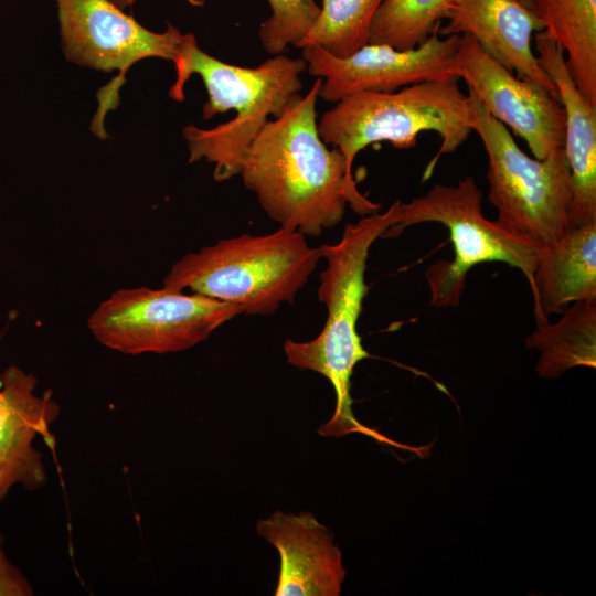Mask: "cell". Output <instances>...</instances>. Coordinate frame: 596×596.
Returning <instances> with one entry per match:
<instances>
[{
  "instance_id": "obj_6",
  "label": "cell",
  "mask_w": 596,
  "mask_h": 596,
  "mask_svg": "<svg viewBox=\"0 0 596 596\" xmlns=\"http://www.w3.org/2000/svg\"><path fill=\"white\" fill-rule=\"evenodd\" d=\"M481 201L482 192L470 175L455 185L435 184L408 203L398 200L395 222L384 236H397L411 225L428 222L449 231L453 258L432 264L425 273L434 307H456L468 272L481 263H505L532 285L539 246L486 219Z\"/></svg>"
},
{
  "instance_id": "obj_10",
  "label": "cell",
  "mask_w": 596,
  "mask_h": 596,
  "mask_svg": "<svg viewBox=\"0 0 596 596\" xmlns=\"http://www.w3.org/2000/svg\"><path fill=\"white\" fill-rule=\"evenodd\" d=\"M457 64L468 91L526 142L534 158L564 148L565 114L557 96L493 60L468 34L459 38Z\"/></svg>"
},
{
  "instance_id": "obj_22",
  "label": "cell",
  "mask_w": 596,
  "mask_h": 596,
  "mask_svg": "<svg viewBox=\"0 0 596 596\" xmlns=\"http://www.w3.org/2000/svg\"><path fill=\"white\" fill-rule=\"evenodd\" d=\"M119 9L124 10L127 7L132 6L137 0H109ZM193 7H201L204 4L205 0H184Z\"/></svg>"
},
{
  "instance_id": "obj_7",
  "label": "cell",
  "mask_w": 596,
  "mask_h": 596,
  "mask_svg": "<svg viewBox=\"0 0 596 596\" xmlns=\"http://www.w3.org/2000/svg\"><path fill=\"white\" fill-rule=\"evenodd\" d=\"M472 130L488 157L489 200L497 222L543 246L568 227L571 172L564 148L545 159L531 158L517 145L509 129L493 118L468 91Z\"/></svg>"
},
{
  "instance_id": "obj_12",
  "label": "cell",
  "mask_w": 596,
  "mask_h": 596,
  "mask_svg": "<svg viewBox=\"0 0 596 596\" xmlns=\"http://www.w3.org/2000/svg\"><path fill=\"white\" fill-rule=\"evenodd\" d=\"M36 379L11 365L0 374V500L14 483L32 490L45 483L41 454L32 446L36 435L53 447L51 424L58 406L47 390L34 393Z\"/></svg>"
},
{
  "instance_id": "obj_13",
  "label": "cell",
  "mask_w": 596,
  "mask_h": 596,
  "mask_svg": "<svg viewBox=\"0 0 596 596\" xmlns=\"http://www.w3.org/2000/svg\"><path fill=\"white\" fill-rule=\"evenodd\" d=\"M256 528L279 553L276 596L340 595L345 576L341 551L312 513L276 511Z\"/></svg>"
},
{
  "instance_id": "obj_23",
  "label": "cell",
  "mask_w": 596,
  "mask_h": 596,
  "mask_svg": "<svg viewBox=\"0 0 596 596\" xmlns=\"http://www.w3.org/2000/svg\"><path fill=\"white\" fill-rule=\"evenodd\" d=\"M515 1H518L520 4H522L523 7L530 10H533L534 8V0H515Z\"/></svg>"
},
{
  "instance_id": "obj_11",
  "label": "cell",
  "mask_w": 596,
  "mask_h": 596,
  "mask_svg": "<svg viewBox=\"0 0 596 596\" xmlns=\"http://www.w3.org/2000/svg\"><path fill=\"white\" fill-rule=\"evenodd\" d=\"M53 1L66 58L97 71H119L117 91L136 62L149 57L173 62L178 54L183 33L171 23L166 31L157 33L109 0Z\"/></svg>"
},
{
  "instance_id": "obj_17",
  "label": "cell",
  "mask_w": 596,
  "mask_h": 596,
  "mask_svg": "<svg viewBox=\"0 0 596 596\" xmlns=\"http://www.w3.org/2000/svg\"><path fill=\"white\" fill-rule=\"evenodd\" d=\"M533 11L564 51L577 87L596 107V0H534Z\"/></svg>"
},
{
  "instance_id": "obj_5",
  "label": "cell",
  "mask_w": 596,
  "mask_h": 596,
  "mask_svg": "<svg viewBox=\"0 0 596 596\" xmlns=\"http://www.w3.org/2000/svg\"><path fill=\"white\" fill-rule=\"evenodd\" d=\"M321 139L343 155L352 173L356 155L374 142L413 148L423 131H434L441 145L427 166V180L443 155L455 152L471 135L472 108L456 79L428 81L395 92H359L341 98L318 123Z\"/></svg>"
},
{
  "instance_id": "obj_3",
  "label": "cell",
  "mask_w": 596,
  "mask_h": 596,
  "mask_svg": "<svg viewBox=\"0 0 596 596\" xmlns=\"http://www.w3.org/2000/svg\"><path fill=\"white\" fill-rule=\"evenodd\" d=\"M398 201L386 211L348 223L340 241L318 247L327 267L320 274L318 298L327 306L328 318L313 340L284 343L287 362L327 377L336 393V409L319 429L323 436L340 437L349 433H370L355 418L350 394L355 365L370 356L356 330L363 299L369 287L364 275L372 244L393 226Z\"/></svg>"
},
{
  "instance_id": "obj_24",
  "label": "cell",
  "mask_w": 596,
  "mask_h": 596,
  "mask_svg": "<svg viewBox=\"0 0 596 596\" xmlns=\"http://www.w3.org/2000/svg\"><path fill=\"white\" fill-rule=\"evenodd\" d=\"M0 541H1V536H0Z\"/></svg>"
},
{
  "instance_id": "obj_19",
  "label": "cell",
  "mask_w": 596,
  "mask_h": 596,
  "mask_svg": "<svg viewBox=\"0 0 596 596\" xmlns=\"http://www.w3.org/2000/svg\"><path fill=\"white\" fill-rule=\"evenodd\" d=\"M383 0H322L320 13L295 45L319 46L336 57H348L369 44L374 14Z\"/></svg>"
},
{
  "instance_id": "obj_1",
  "label": "cell",
  "mask_w": 596,
  "mask_h": 596,
  "mask_svg": "<svg viewBox=\"0 0 596 596\" xmlns=\"http://www.w3.org/2000/svg\"><path fill=\"white\" fill-rule=\"evenodd\" d=\"M321 84L317 77L305 96H294L280 116L267 121L240 173L273 221L305 236L338 225L348 204L362 216L381 209L358 190L340 150L330 149L319 135Z\"/></svg>"
},
{
  "instance_id": "obj_16",
  "label": "cell",
  "mask_w": 596,
  "mask_h": 596,
  "mask_svg": "<svg viewBox=\"0 0 596 596\" xmlns=\"http://www.w3.org/2000/svg\"><path fill=\"white\" fill-rule=\"evenodd\" d=\"M530 287L538 321L572 302L596 300V221L568 226L560 238L540 246Z\"/></svg>"
},
{
  "instance_id": "obj_9",
  "label": "cell",
  "mask_w": 596,
  "mask_h": 596,
  "mask_svg": "<svg viewBox=\"0 0 596 596\" xmlns=\"http://www.w3.org/2000/svg\"><path fill=\"white\" fill-rule=\"evenodd\" d=\"M438 29L409 50L369 43L348 57H336L319 46H306L301 57L306 71L322 79L319 97L333 104L359 92L390 93L422 82L459 81L460 35L443 38Z\"/></svg>"
},
{
  "instance_id": "obj_15",
  "label": "cell",
  "mask_w": 596,
  "mask_h": 596,
  "mask_svg": "<svg viewBox=\"0 0 596 596\" xmlns=\"http://www.w3.org/2000/svg\"><path fill=\"white\" fill-rule=\"evenodd\" d=\"M444 20L439 35H470L493 60L557 96L533 50L534 34L544 30L533 10L515 0H455Z\"/></svg>"
},
{
  "instance_id": "obj_18",
  "label": "cell",
  "mask_w": 596,
  "mask_h": 596,
  "mask_svg": "<svg viewBox=\"0 0 596 596\" xmlns=\"http://www.w3.org/2000/svg\"><path fill=\"white\" fill-rule=\"evenodd\" d=\"M562 313L553 324L538 321L525 340L528 348L541 353L536 371L543 377L555 379L577 365H596V300L573 302Z\"/></svg>"
},
{
  "instance_id": "obj_14",
  "label": "cell",
  "mask_w": 596,
  "mask_h": 596,
  "mask_svg": "<svg viewBox=\"0 0 596 596\" xmlns=\"http://www.w3.org/2000/svg\"><path fill=\"white\" fill-rule=\"evenodd\" d=\"M538 62L565 114L564 151L571 172L568 226L596 221V107L577 87L562 47L543 30L533 36Z\"/></svg>"
},
{
  "instance_id": "obj_21",
  "label": "cell",
  "mask_w": 596,
  "mask_h": 596,
  "mask_svg": "<svg viewBox=\"0 0 596 596\" xmlns=\"http://www.w3.org/2000/svg\"><path fill=\"white\" fill-rule=\"evenodd\" d=\"M270 15L262 22L258 36L264 50L272 55L281 54L296 45L311 29L320 13L315 0H267Z\"/></svg>"
},
{
  "instance_id": "obj_2",
  "label": "cell",
  "mask_w": 596,
  "mask_h": 596,
  "mask_svg": "<svg viewBox=\"0 0 596 596\" xmlns=\"http://www.w3.org/2000/svg\"><path fill=\"white\" fill-rule=\"evenodd\" d=\"M175 81L169 95L184 100V85L191 75L201 77L207 100L202 118L234 109L235 117L216 127L204 129L194 125L183 128L188 143L189 162L206 160L214 164L217 182L241 173L247 151L269 120L281 115L294 96L302 88L300 75L307 70L302 57L277 54L256 67L225 63L205 53L193 33H183L173 60Z\"/></svg>"
},
{
  "instance_id": "obj_20",
  "label": "cell",
  "mask_w": 596,
  "mask_h": 596,
  "mask_svg": "<svg viewBox=\"0 0 596 596\" xmlns=\"http://www.w3.org/2000/svg\"><path fill=\"white\" fill-rule=\"evenodd\" d=\"M454 1L383 0L372 20L369 43L414 49L441 25Z\"/></svg>"
},
{
  "instance_id": "obj_8",
  "label": "cell",
  "mask_w": 596,
  "mask_h": 596,
  "mask_svg": "<svg viewBox=\"0 0 596 596\" xmlns=\"http://www.w3.org/2000/svg\"><path fill=\"white\" fill-rule=\"evenodd\" d=\"M241 313L238 307L203 295L139 287L115 291L95 309L87 326L109 349L161 354L194 347Z\"/></svg>"
},
{
  "instance_id": "obj_4",
  "label": "cell",
  "mask_w": 596,
  "mask_h": 596,
  "mask_svg": "<svg viewBox=\"0 0 596 596\" xmlns=\"http://www.w3.org/2000/svg\"><path fill=\"white\" fill-rule=\"evenodd\" d=\"M320 259L304 234L280 226L270 234L245 233L189 253L162 284L234 305L247 316H268L292 302Z\"/></svg>"
}]
</instances>
